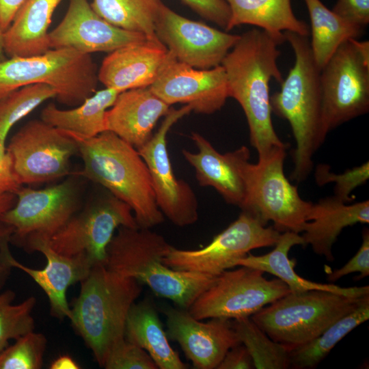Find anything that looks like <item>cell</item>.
<instances>
[{"label": "cell", "mask_w": 369, "mask_h": 369, "mask_svg": "<svg viewBox=\"0 0 369 369\" xmlns=\"http://www.w3.org/2000/svg\"><path fill=\"white\" fill-rule=\"evenodd\" d=\"M284 41L261 29L243 34L222 61L229 97L242 107L249 131L251 145L262 157L278 148H287L277 136L271 120L269 83H281L282 74L277 65Z\"/></svg>", "instance_id": "obj_1"}, {"label": "cell", "mask_w": 369, "mask_h": 369, "mask_svg": "<svg viewBox=\"0 0 369 369\" xmlns=\"http://www.w3.org/2000/svg\"><path fill=\"white\" fill-rule=\"evenodd\" d=\"M64 132L77 143L83 163L74 176L101 185L127 204L139 228H151L164 221L148 167L136 148L109 131L92 137Z\"/></svg>", "instance_id": "obj_2"}, {"label": "cell", "mask_w": 369, "mask_h": 369, "mask_svg": "<svg viewBox=\"0 0 369 369\" xmlns=\"http://www.w3.org/2000/svg\"><path fill=\"white\" fill-rule=\"evenodd\" d=\"M295 55L293 66L283 79L280 90L271 96V111L286 120L295 140L291 179L305 180L313 169V156L325 141L321 131L320 70L308 36L284 32Z\"/></svg>", "instance_id": "obj_3"}, {"label": "cell", "mask_w": 369, "mask_h": 369, "mask_svg": "<svg viewBox=\"0 0 369 369\" xmlns=\"http://www.w3.org/2000/svg\"><path fill=\"white\" fill-rule=\"evenodd\" d=\"M171 247L162 235L150 228L120 226L107 247L105 265L187 310L217 276L167 266L163 260Z\"/></svg>", "instance_id": "obj_4"}, {"label": "cell", "mask_w": 369, "mask_h": 369, "mask_svg": "<svg viewBox=\"0 0 369 369\" xmlns=\"http://www.w3.org/2000/svg\"><path fill=\"white\" fill-rule=\"evenodd\" d=\"M80 283V292L70 308V320L96 361L103 367L111 348L125 338L127 316L142 285L103 264H94Z\"/></svg>", "instance_id": "obj_5"}, {"label": "cell", "mask_w": 369, "mask_h": 369, "mask_svg": "<svg viewBox=\"0 0 369 369\" xmlns=\"http://www.w3.org/2000/svg\"><path fill=\"white\" fill-rule=\"evenodd\" d=\"M287 148H278L257 163L249 161L246 146L228 152L243 182L245 196L240 207L266 225L273 223L278 232L301 233L312 202L304 200L297 187L292 184L284 171Z\"/></svg>", "instance_id": "obj_6"}, {"label": "cell", "mask_w": 369, "mask_h": 369, "mask_svg": "<svg viewBox=\"0 0 369 369\" xmlns=\"http://www.w3.org/2000/svg\"><path fill=\"white\" fill-rule=\"evenodd\" d=\"M364 297H349L320 290L290 292L250 318L271 339L290 352L312 341L353 311Z\"/></svg>", "instance_id": "obj_7"}, {"label": "cell", "mask_w": 369, "mask_h": 369, "mask_svg": "<svg viewBox=\"0 0 369 369\" xmlns=\"http://www.w3.org/2000/svg\"><path fill=\"white\" fill-rule=\"evenodd\" d=\"M98 81L91 55L71 49H50L0 62V98L23 86L44 83L55 90L59 103L78 106L96 92Z\"/></svg>", "instance_id": "obj_8"}, {"label": "cell", "mask_w": 369, "mask_h": 369, "mask_svg": "<svg viewBox=\"0 0 369 369\" xmlns=\"http://www.w3.org/2000/svg\"><path fill=\"white\" fill-rule=\"evenodd\" d=\"M16 202L0 215L10 228V241L25 249L36 241H49L81 208L79 187L74 178L41 189L22 187Z\"/></svg>", "instance_id": "obj_9"}, {"label": "cell", "mask_w": 369, "mask_h": 369, "mask_svg": "<svg viewBox=\"0 0 369 369\" xmlns=\"http://www.w3.org/2000/svg\"><path fill=\"white\" fill-rule=\"evenodd\" d=\"M321 131L327 133L369 111V61L351 39L343 42L320 72Z\"/></svg>", "instance_id": "obj_10"}, {"label": "cell", "mask_w": 369, "mask_h": 369, "mask_svg": "<svg viewBox=\"0 0 369 369\" xmlns=\"http://www.w3.org/2000/svg\"><path fill=\"white\" fill-rule=\"evenodd\" d=\"M266 226L255 215L242 210L235 221L206 246L193 250L172 246L163 262L175 270L217 276L237 266L238 261L250 251L277 243L281 232Z\"/></svg>", "instance_id": "obj_11"}, {"label": "cell", "mask_w": 369, "mask_h": 369, "mask_svg": "<svg viewBox=\"0 0 369 369\" xmlns=\"http://www.w3.org/2000/svg\"><path fill=\"white\" fill-rule=\"evenodd\" d=\"M120 226L139 228L131 208L106 190L74 213L48 243L62 256L83 255L93 264H105L107 247Z\"/></svg>", "instance_id": "obj_12"}, {"label": "cell", "mask_w": 369, "mask_h": 369, "mask_svg": "<svg viewBox=\"0 0 369 369\" xmlns=\"http://www.w3.org/2000/svg\"><path fill=\"white\" fill-rule=\"evenodd\" d=\"M226 270L187 309L197 320L250 317L290 292L279 278L267 279L260 270L244 266Z\"/></svg>", "instance_id": "obj_13"}, {"label": "cell", "mask_w": 369, "mask_h": 369, "mask_svg": "<svg viewBox=\"0 0 369 369\" xmlns=\"http://www.w3.org/2000/svg\"><path fill=\"white\" fill-rule=\"evenodd\" d=\"M6 150L20 185L65 177L70 174L72 156L79 153L72 137L41 119L22 126L12 137Z\"/></svg>", "instance_id": "obj_14"}, {"label": "cell", "mask_w": 369, "mask_h": 369, "mask_svg": "<svg viewBox=\"0 0 369 369\" xmlns=\"http://www.w3.org/2000/svg\"><path fill=\"white\" fill-rule=\"evenodd\" d=\"M192 111L184 105L170 109L158 131L137 150L145 161L150 176L157 206L163 215L177 226L184 227L198 219V202L189 183L178 179L173 171L167 146L170 128Z\"/></svg>", "instance_id": "obj_15"}, {"label": "cell", "mask_w": 369, "mask_h": 369, "mask_svg": "<svg viewBox=\"0 0 369 369\" xmlns=\"http://www.w3.org/2000/svg\"><path fill=\"white\" fill-rule=\"evenodd\" d=\"M155 34L177 61L197 69L220 66L240 38L185 18L165 5L156 19Z\"/></svg>", "instance_id": "obj_16"}, {"label": "cell", "mask_w": 369, "mask_h": 369, "mask_svg": "<svg viewBox=\"0 0 369 369\" xmlns=\"http://www.w3.org/2000/svg\"><path fill=\"white\" fill-rule=\"evenodd\" d=\"M150 90L171 106L181 103L200 114L220 110L228 96L225 70L221 65L210 69H197L172 59Z\"/></svg>", "instance_id": "obj_17"}, {"label": "cell", "mask_w": 369, "mask_h": 369, "mask_svg": "<svg viewBox=\"0 0 369 369\" xmlns=\"http://www.w3.org/2000/svg\"><path fill=\"white\" fill-rule=\"evenodd\" d=\"M11 230L0 225V254L12 268L16 267L29 275L43 290L50 303L53 316L70 319L71 309L66 298L69 286L81 282L89 274L92 266L91 260L81 255L74 257L62 256L55 252L49 245L48 241H36L25 249L27 251L41 252L46 260V266L42 269H34L18 262L12 255L8 243Z\"/></svg>", "instance_id": "obj_18"}, {"label": "cell", "mask_w": 369, "mask_h": 369, "mask_svg": "<svg viewBox=\"0 0 369 369\" xmlns=\"http://www.w3.org/2000/svg\"><path fill=\"white\" fill-rule=\"evenodd\" d=\"M168 339L178 342L196 369L217 368L232 347L241 344L230 319L212 318L202 322L187 310L165 307Z\"/></svg>", "instance_id": "obj_19"}, {"label": "cell", "mask_w": 369, "mask_h": 369, "mask_svg": "<svg viewBox=\"0 0 369 369\" xmlns=\"http://www.w3.org/2000/svg\"><path fill=\"white\" fill-rule=\"evenodd\" d=\"M49 38L51 49H71L89 55L110 53L148 38L110 24L94 11L88 0H70L65 16Z\"/></svg>", "instance_id": "obj_20"}, {"label": "cell", "mask_w": 369, "mask_h": 369, "mask_svg": "<svg viewBox=\"0 0 369 369\" xmlns=\"http://www.w3.org/2000/svg\"><path fill=\"white\" fill-rule=\"evenodd\" d=\"M174 57L159 40L131 43L109 53L98 70V81L120 92L149 87Z\"/></svg>", "instance_id": "obj_21"}, {"label": "cell", "mask_w": 369, "mask_h": 369, "mask_svg": "<svg viewBox=\"0 0 369 369\" xmlns=\"http://www.w3.org/2000/svg\"><path fill=\"white\" fill-rule=\"evenodd\" d=\"M169 109L149 87L125 90L105 113L106 131L138 150L150 140L157 121Z\"/></svg>", "instance_id": "obj_22"}, {"label": "cell", "mask_w": 369, "mask_h": 369, "mask_svg": "<svg viewBox=\"0 0 369 369\" xmlns=\"http://www.w3.org/2000/svg\"><path fill=\"white\" fill-rule=\"evenodd\" d=\"M369 223V201L348 204L333 195L312 203L301 238L303 245L327 260H334L332 247L342 230L357 223Z\"/></svg>", "instance_id": "obj_23"}, {"label": "cell", "mask_w": 369, "mask_h": 369, "mask_svg": "<svg viewBox=\"0 0 369 369\" xmlns=\"http://www.w3.org/2000/svg\"><path fill=\"white\" fill-rule=\"evenodd\" d=\"M295 245H303L300 234L282 232L271 251L260 256L248 253L238 261L237 266L254 268L273 275L284 282L292 292L320 290L355 298L369 295L368 286L341 287L312 282L299 276L294 269L295 259L288 258V253Z\"/></svg>", "instance_id": "obj_24"}, {"label": "cell", "mask_w": 369, "mask_h": 369, "mask_svg": "<svg viewBox=\"0 0 369 369\" xmlns=\"http://www.w3.org/2000/svg\"><path fill=\"white\" fill-rule=\"evenodd\" d=\"M62 0H25L11 25L3 33L9 57H29L49 50V27Z\"/></svg>", "instance_id": "obj_25"}, {"label": "cell", "mask_w": 369, "mask_h": 369, "mask_svg": "<svg viewBox=\"0 0 369 369\" xmlns=\"http://www.w3.org/2000/svg\"><path fill=\"white\" fill-rule=\"evenodd\" d=\"M191 139L197 152L182 149V154L193 167L199 184L214 188L227 203L240 208L244 200V186L229 152L221 154L197 132L191 133Z\"/></svg>", "instance_id": "obj_26"}, {"label": "cell", "mask_w": 369, "mask_h": 369, "mask_svg": "<svg viewBox=\"0 0 369 369\" xmlns=\"http://www.w3.org/2000/svg\"><path fill=\"white\" fill-rule=\"evenodd\" d=\"M125 338L145 350L159 369L188 368L169 344L156 308L148 299L134 303L130 308Z\"/></svg>", "instance_id": "obj_27"}, {"label": "cell", "mask_w": 369, "mask_h": 369, "mask_svg": "<svg viewBox=\"0 0 369 369\" xmlns=\"http://www.w3.org/2000/svg\"><path fill=\"white\" fill-rule=\"evenodd\" d=\"M225 1L230 10L226 31L241 25H251L282 41H285V31L310 35L309 26L295 16L290 0Z\"/></svg>", "instance_id": "obj_28"}, {"label": "cell", "mask_w": 369, "mask_h": 369, "mask_svg": "<svg viewBox=\"0 0 369 369\" xmlns=\"http://www.w3.org/2000/svg\"><path fill=\"white\" fill-rule=\"evenodd\" d=\"M120 93L115 89L105 87L70 109H59L51 102L42 110L40 118L59 130L92 137L106 131L105 113Z\"/></svg>", "instance_id": "obj_29"}, {"label": "cell", "mask_w": 369, "mask_h": 369, "mask_svg": "<svg viewBox=\"0 0 369 369\" xmlns=\"http://www.w3.org/2000/svg\"><path fill=\"white\" fill-rule=\"evenodd\" d=\"M303 1L310 20L311 51L321 70L338 48L346 40L359 38L363 28L341 18L320 0Z\"/></svg>", "instance_id": "obj_30"}, {"label": "cell", "mask_w": 369, "mask_h": 369, "mask_svg": "<svg viewBox=\"0 0 369 369\" xmlns=\"http://www.w3.org/2000/svg\"><path fill=\"white\" fill-rule=\"evenodd\" d=\"M94 11L110 24L159 40L155 23L165 5L161 0H92Z\"/></svg>", "instance_id": "obj_31"}, {"label": "cell", "mask_w": 369, "mask_h": 369, "mask_svg": "<svg viewBox=\"0 0 369 369\" xmlns=\"http://www.w3.org/2000/svg\"><path fill=\"white\" fill-rule=\"evenodd\" d=\"M369 318V295L351 312L337 320L320 335L289 352L290 367L312 368L319 364L344 336Z\"/></svg>", "instance_id": "obj_32"}, {"label": "cell", "mask_w": 369, "mask_h": 369, "mask_svg": "<svg viewBox=\"0 0 369 369\" xmlns=\"http://www.w3.org/2000/svg\"><path fill=\"white\" fill-rule=\"evenodd\" d=\"M232 327L252 357L257 369L290 368L289 351L271 339L250 317L233 319Z\"/></svg>", "instance_id": "obj_33"}, {"label": "cell", "mask_w": 369, "mask_h": 369, "mask_svg": "<svg viewBox=\"0 0 369 369\" xmlns=\"http://www.w3.org/2000/svg\"><path fill=\"white\" fill-rule=\"evenodd\" d=\"M55 90L44 83L23 86L0 98V141L5 144L11 128L44 101L55 98Z\"/></svg>", "instance_id": "obj_34"}, {"label": "cell", "mask_w": 369, "mask_h": 369, "mask_svg": "<svg viewBox=\"0 0 369 369\" xmlns=\"http://www.w3.org/2000/svg\"><path fill=\"white\" fill-rule=\"evenodd\" d=\"M15 297L12 290L0 292V353L10 340H16L35 329L32 312L36 299L29 297L19 303L12 304Z\"/></svg>", "instance_id": "obj_35"}, {"label": "cell", "mask_w": 369, "mask_h": 369, "mask_svg": "<svg viewBox=\"0 0 369 369\" xmlns=\"http://www.w3.org/2000/svg\"><path fill=\"white\" fill-rule=\"evenodd\" d=\"M47 339L42 333L30 331L8 346L0 353V369H40Z\"/></svg>", "instance_id": "obj_36"}, {"label": "cell", "mask_w": 369, "mask_h": 369, "mask_svg": "<svg viewBox=\"0 0 369 369\" xmlns=\"http://www.w3.org/2000/svg\"><path fill=\"white\" fill-rule=\"evenodd\" d=\"M318 186L333 182V196L345 203L353 200L351 193L357 187L364 184L369 178V163L346 169L341 174L331 172L329 165L319 164L314 172Z\"/></svg>", "instance_id": "obj_37"}, {"label": "cell", "mask_w": 369, "mask_h": 369, "mask_svg": "<svg viewBox=\"0 0 369 369\" xmlns=\"http://www.w3.org/2000/svg\"><path fill=\"white\" fill-rule=\"evenodd\" d=\"M103 368L106 369H157L149 354L126 338L118 342L109 352Z\"/></svg>", "instance_id": "obj_38"}, {"label": "cell", "mask_w": 369, "mask_h": 369, "mask_svg": "<svg viewBox=\"0 0 369 369\" xmlns=\"http://www.w3.org/2000/svg\"><path fill=\"white\" fill-rule=\"evenodd\" d=\"M353 273H360L355 277L356 279H361L369 275V230L367 228L363 230L362 243L357 253L343 266L328 273L327 279L336 282Z\"/></svg>", "instance_id": "obj_39"}, {"label": "cell", "mask_w": 369, "mask_h": 369, "mask_svg": "<svg viewBox=\"0 0 369 369\" xmlns=\"http://www.w3.org/2000/svg\"><path fill=\"white\" fill-rule=\"evenodd\" d=\"M203 18L226 31L230 10L225 0H181Z\"/></svg>", "instance_id": "obj_40"}, {"label": "cell", "mask_w": 369, "mask_h": 369, "mask_svg": "<svg viewBox=\"0 0 369 369\" xmlns=\"http://www.w3.org/2000/svg\"><path fill=\"white\" fill-rule=\"evenodd\" d=\"M332 10L348 22L362 28L369 23V0H338Z\"/></svg>", "instance_id": "obj_41"}, {"label": "cell", "mask_w": 369, "mask_h": 369, "mask_svg": "<svg viewBox=\"0 0 369 369\" xmlns=\"http://www.w3.org/2000/svg\"><path fill=\"white\" fill-rule=\"evenodd\" d=\"M20 187L13 172L11 156L7 151L5 144L0 141V193H15Z\"/></svg>", "instance_id": "obj_42"}, {"label": "cell", "mask_w": 369, "mask_h": 369, "mask_svg": "<svg viewBox=\"0 0 369 369\" xmlns=\"http://www.w3.org/2000/svg\"><path fill=\"white\" fill-rule=\"evenodd\" d=\"M255 368L251 356L243 344H237L228 351L216 369Z\"/></svg>", "instance_id": "obj_43"}, {"label": "cell", "mask_w": 369, "mask_h": 369, "mask_svg": "<svg viewBox=\"0 0 369 369\" xmlns=\"http://www.w3.org/2000/svg\"><path fill=\"white\" fill-rule=\"evenodd\" d=\"M25 0H0V30L3 33L11 25Z\"/></svg>", "instance_id": "obj_44"}, {"label": "cell", "mask_w": 369, "mask_h": 369, "mask_svg": "<svg viewBox=\"0 0 369 369\" xmlns=\"http://www.w3.org/2000/svg\"><path fill=\"white\" fill-rule=\"evenodd\" d=\"M51 369H79V365L68 355H62L53 360Z\"/></svg>", "instance_id": "obj_45"}, {"label": "cell", "mask_w": 369, "mask_h": 369, "mask_svg": "<svg viewBox=\"0 0 369 369\" xmlns=\"http://www.w3.org/2000/svg\"><path fill=\"white\" fill-rule=\"evenodd\" d=\"M16 202V195L14 193H0V215L10 209Z\"/></svg>", "instance_id": "obj_46"}, {"label": "cell", "mask_w": 369, "mask_h": 369, "mask_svg": "<svg viewBox=\"0 0 369 369\" xmlns=\"http://www.w3.org/2000/svg\"><path fill=\"white\" fill-rule=\"evenodd\" d=\"M11 268L0 254V290L3 288L8 279Z\"/></svg>", "instance_id": "obj_47"}, {"label": "cell", "mask_w": 369, "mask_h": 369, "mask_svg": "<svg viewBox=\"0 0 369 369\" xmlns=\"http://www.w3.org/2000/svg\"><path fill=\"white\" fill-rule=\"evenodd\" d=\"M6 55L3 48V32L0 30V62L5 60Z\"/></svg>", "instance_id": "obj_48"}]
</instances>
